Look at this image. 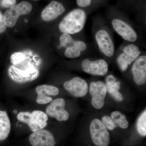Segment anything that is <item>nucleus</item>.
<instances>
[{"label":"nucleus","instance_id":"f257e3e1","mask_svg":"<svg viewBox=\"0 0 146 146\" xmlns=\"http://www.w3.org/2000/svg\"><path fill=\"white\" fill-rule=\"evenodd\" d=\"M87 15L82 9L77 8L69 12L63 18L58 26L62 33L74 34L81 31L85 25Z\"/></svg>","mask_w":146,"mask_h":146},{"label":"nucleus","instance_id":"f03ea898","mask_svg":"<svg viewBox=\"0 0 146 146\" xmlns=\"http://www.w3.org/2000/svg\"><path fill=\"white\" fill-rule=\"evenodd\" d=\"M8 75L13 81L24 83L33 81L39 77V71L25 59L23 62L12 65L8 69Z\"/></svg>","mask_w":146,"mask_h":146},{"label":"nucleus","instance_id":"7ed1b4c3","mask_svg":"<svg viewBox=\"0 0 146 146\" xmlns=\"http://www.w3.org/2000/svg\"><path fill=\"white\" fill-rule=\"evenodd\" d=\"M17 118L20 121L27 125L33 132L43 129L48 124V115L40 110H34L32 112H21Z\"/></svg>","mask_w":146,"mask_h":146},{"label":"nucleus","instance_id":"20e7f679","mask_svg":"<svg viewBox=\"0 0 146 146\" xmlns=\"http://www.w3.org/2000/svg\"><path fill=\"white\" fill-rule=\"evenodd\" d=\"M92 142L97 146H108L110 142V135L107 128L102 121L98 119L91 121L89 127Z\"/></svg>","mask_w":146,"mask_h":146},{"label":"nucleus","instance_id":"39448f33","mask_svg":"<svg viewBox=\"0 0 146 146\" xmlns=\"http://www.w3.org/2000/svg\"><path fill=\"white\" fill-rule=\"evenodd\" d=\"M32 9L31 4L25 1L11 7L3 15L6 25L9 27H13L20 16L30 13Z\"/></svg>","mask_w":146,"mask_h":146},{"label":"nucleus","instance_id":"423d86ee","mask_svg":"<svg viewBox=\"0 0 146 146\" xmlns=\"http://www.w3.org/2000/svg\"><path fill=\"white\" fill-rule=\"evenodd\" d=\"M141 51L137 46L133 44L127 45L123 48L122 52L117 58V62L122 72L126 70L129 66L140 56Z\"/></svg>","mask_w":146,"mask_h":146},{"label":"nucleus","instance_id":"0eeeda50","mask_svg":"<svg viewBox=\"0 0 146 146\" xmlns=\"http://www.w3.org/2000/svg\"><path fill=\"white\" fill-rule=\"evenodd\" d=\"M95 39L100 51L106 57L113 56L115 47L112 37L106 30H99L95 34Z\"/></svg>","mask_w":146,"mask_h":146},{"label":"nucleus","instance_id":"6e6552de","mask_svg":"<svg viewBox=\"0 0 146 146\" xmlns=\"http://www.w3.org/2000/svg\"><path fill=\"white\" fill-rule=\"evenodd\" d=\"M89 92L93 107L97 109L102 108L107 92L105 84L101 81L92 82L89 86Z\"/></svg>","mask_w":146,"mask_h":146},{"label":"nucleus","instance_id":"1a4fd4ad","mask_svg":"<svg viewBox=\"0 0 146 146\" xmlns=\"http://www.w3.org/2000/svg\"><path fill=\"white\" fill-rule=\"evenodd\" d=\"M82 68L84 72L95 76H104L108 70V65L104 59L92 60L86 58L82 61Z\"/></svg>","mask_w":146,"mask_h":146},{"label":"nucleus","instance_id":"9d476101","mask_svg":"<svg viewBox=\"0 0 146 146\" xmlns=\"http://www.w3.org/2000/svg\"><path fill=\"white\" fill-rule=\"evenodd\" d=\"M63 86L66 91L76 98L85 96L88 93V84L80 77H75L65 82Z\"/></svg>","mask_w":146,"mask_h":146},{"label":"nucleus","instance_id":"9b49d317","mask_svg":"<svg viewBox=\"0 0 146 146\" xmlns=\"http://www.w3.org/2000/svg\"><path fill=\"white\" fill-rule=\"evenodd\" d=\"M65 102L63 98L53 100L46 108V113L51 117L55 118L58 121H67L69 113L65 109Z\"/></svg>","mask_w":146,"mask_h":146},{"label":"nucleus","instance_id":"f8f14e48","mask_svg":"<svg viewBox=\"0 0 146 146\" xmlns=\"http://www.w3.org/2000/svg\"><path fill=\"white\" fill-rule=\"evenodd\" d=\"M112 25L114 30L124 40L129 42H135L137 39L135 31L124 21L119 18H114Z\"/></svg>","mask_w":146,"mask_h":146},{"label":"nucleus","instance_id":"ddd939ff","mask_svg":"<svg viewBox=\"0 0 146 146\" xmlns=\"http://www.w3.org/2000/svg\"><path fill=\"white\" fill-rule=\"evenodd\" d=\"M32 146H55L54 136L51 132L46 129H41L33 132L29 137Z\"/></svg>","mask_w":146,"mask_h":146},{"label":"nucleus","instance_id":"4468645a","mask_svg":"<svg viewBox=\"0 0 146 146\" xmlns=\"http://www.w3.org/2000/svg\"><path fill=\"white\" fill-rule=\"evenodd\" d=\"M131 72L133 81L138 85L146 83V56L141 55L133 62Z\"/></svg>","mask_w":146,"mask_h":146},{"label":"nucleus","instance_id":"2eb2a0df","mask_svg":"<svg viewBox=\"0 0 146 146\" xmlns=\"http://www.w3.org/2000/svg\"><path fill=\"white\" fill-rule=\"evenodd\" d=\"M65 11V7L61 3L52 1L42 11L41 18L46 22L53 21L63 14Z\"/></svg>","mask_w":146,"mask_h":146},{"label":"nucleus","instance_id":"dca6fc26","mask_svg":"<svg viewBox=\"0 0 146 146\" xmlns=\"http://www.w3.org/2000/svg\"><path fill=\"white\" fill-rule=\"evenodd\" d=\"M106 85L107 92L111 96L118 102H122L123 96L119 90L121 88V82L112 74L108 75L106 78Z\"/></svg>","mask_w":146,"mask_h":146},{"label":"nucleus","instance_id":"f3484780","mask_svg":"<svg viewBox=\"0 0 146 146\" xmlns=\"http://www.w3.org/2000/svg\"><path fill=\"white\" fill-rule=\"evenodd\" d=\"M87 48L86 43L82 41L75 40L72 46L65 49L64 55L68 58H76L81 55L82 52L86 50Z\"/></svg>","mask_w":146,"mask_h":146},{"label":"nucleus","instance_id":"a211bd4d","mask_svg":"<svg viewBox=\"0 0 146 146\" xmlns=\"http://www.w3.org/2000/svg\"><path fill=\"white\" fill-rule=\"evenodd\" d=\"M11 123L7 112L0 110V141L5 140L10 133Z\"/></svg>","mask_w":146,"mask_h":146},{"label":"nucleus","instance_id":"6ab92c4d","mask_svg":"<svg viewBox=\"0 0 146 146\" xmlns=\"http://www.w3.org/2000/svg\"><path fill=\"white\" fill-rule=\"evenodd\" d=\"M111 118L117 127L123 129L127 128L129 123L125 115L118 111H114L111 114Z\"/></svg>","mask_w":146,"mask_h":146},{"label":"nucleus","instance_id":"aec40b11","mask_svg":"<svg viewBox=\"0 0 146 146\" xmlns=\"http://www.w3.org/2000/svg\"><path fill=\"white\" fill-rule=\"evenodd\" d=\"M35 91L36 93H41L48 96H57L59 93V89L57 87L47 84H43L36 86Z\"/></svg>","mask_w":146,"mask_h":146},{"label":"nucleus","instance_id":"412c9836","mask_svg":"<svg viewBox=\"0 0 146 146\" xmlns=\"http://www.w3.org/2000/svg\"><path fill=\"white\" fill-rule=\"evenodd\" d=\"M136 129L140 135L146 136V109L140 115L137 120Z\"/></svg>","mask_w":146,"mask_h":146},{"label":"nucleus","instance_id":"4be33fe9","mask_svg":"<svg viewBox=\"0 0 146 146\" xmlns=\"http://www.w3.org/2000/svg\"><path fill=\"white\" fill-rule=\"evenodd\" d=\"M59 41L60 47L66 48L73 45L75 40L73 39L70 34L63 33L60 35Z\"/></svg>","mask_w":146,"mask_h":146},{"label":"nucleus","instance_id":"5701e85b","mask_svg":"<svg viewBox=\"0 0 146 146\" xmlns=\"http://www.w3.org/2000/svg\"><path fill=\"white\" fill-rule=\"evenodd\" d=\"M102 122L103 124L105 126L108 130L112 131L115 129L116 127H117L113 121L112 118L109 116L105 115L103 116L102 119Z\"/></svg>","mask_w":146,"mask_h":146},{"label":"nucleus","instance_id":"b1692460","mask_svg":"<svg viewBox=\"0 0 146 146\" xmlns=\"http://www.w3.org/2000/svg\"><path fill=\"white\" fill-rule=\"evenodd\" d=\"M25 59V56L23 53L16 52L11 54L10 57L11 63L13 65H16L23 62Z\"/></svg>","mask_w":146,"mask_h":146},{"label":"nucleus","instance_id":"393cba45","mask_svg":"<svg viewBox=\"0 0 146 146\" xmlns=\"http://www.w3.org/2000/svg\"><path fill=\"white\" fill-rule=\"evenodd\" d=\"M37 95L36 102L39 104H45L48 103L52 101V98L48 96H46L40 93H36Z\"/></svg>","mask_w":146,"mask_h":146},{"label":"nucleus","instance_id":"a878e982","mask_svg":"<svg viewBox=\"0 0 146 146\" xmlns=\"http://www.w3.org/2000/svg\"><path fill=\"white\" fill-rule=\"evenodd\" d=\"M77 5L81 8H86L91 6L96 2H99L101 0H76Z\"/></svg>","mask_w":146,"mask_h":146},{"label":"nucleus","instance_id":"bb28decb","mask_svg":"<svg viewBox=\"0 0 146 146\" xmlns=\"http://www.w3.org/2000/svg\"><path fill=\"white\" fill-rule=\"evenodd\" d=\"M16 0H1V6L3 8H9L15 5Z\"/></svg>","mask_w":146,"mask_h":146},{"label":"nucleus","instance_id":"cd10ccee","mask_svg":"<svg viewBox=\"0 0 146 146\" xmlns=\"http://www.w3.org/2000/svg\"><path fill=\"white\" fill-rule=\"evenodd\" d=\"M3 17V15L1 13V11H0V20H1V18H2Z\"/></svg>","mask_w":146,"mask_h":146},{"label":"nucleus","instance_id":"c85d7f7f","mask_svg":"<svg viewBox=\"0 0 146 146\" xmlns=\"http://www.w3.org/2000/svg\"><path fill=\"white\" fill-rule=\"evenodd\" d=\"M33 1H38V0H33Z\"/></svg>","mask_w":146,"mask_h":146},{"label":"nucleus","instance_id":"c756f323","mask_svg":"<svg viewBox=\"0 0 146 146\" xmlns=\"http://www.w3.org/2000/svg\"></svg>","mask_w":146,"mask_h":146}]
</instances>
